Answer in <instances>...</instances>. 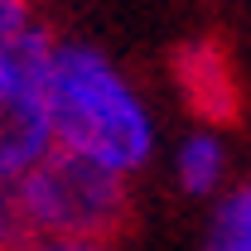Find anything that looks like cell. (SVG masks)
I'll list each match as a JSON object with an SVG mask.
<instances>
[{
    "label": "cell",
    "mask_w": 251,
    "mask_h": 251,
    "mask_svg": "<svg viewBox=\"0 0 251 251\" xmlns=\"http://www.w3.org/2000/svg\"><path fill=\"white\" fill-rule=\"evenodd\" d=\"M49 135L53 150L82 155L135 179L159 150V121L126 68L97 44L53 39L49 53Z\"/></svg>",
    "instance_id": "cell-1"
},
{
    "label": "cell",
    "mask_w": 251,
    "mask_h": 251,
    "mask_svg": "<svg viewBox=\"0 0 251 251\" xmlns=\"http://www.w3.org/2000/svg\"><path fill=\"white\" fill-rule=\"evenodd\" d=\"M34 237H82V242H111L130 218V179L101 169L82 155L49 150L15 174Z\"/></svg>",
    "instance_id": "cell-2"
},
{
    "label": "cell",
    "mask_w": 251,
    "mask_h": 251,
    "mask_svg": "<svg viewBox=\"0 0 251 251\" xmlns=\"http://www.w3.org/2000/svg\"><path fill=\"white\" fill-rule=\"evenodd\" d=\"M49 53L53 34L25 25L0 34V179L25 174L53 150L49 135Z\"/></svg>",
    "instance_id": "cell-3"
},
{
    "label": "cell",
    "mask_w": 251,
    "mask_h": 251,
    "mask_svg": "<svg viewBox=\"0 0 251 251\" xmlns=\"http://www.w3.org/2000/svg\"><path fill=\"white\" fill-rule=\"evenodd\" d=\"M169 174H174V184L184 188L188 198H208L213 203L222 188L232 184V155H227V140L218 135V126L188 130L174 145V155H169Z\"/></svg>",
    "instance_id": "cell-4"
},
{
    "label": "cell",
    "mask_w": 251,
    "mask_h": 251,
    "mask_svg": "<svg viewBox=\"0 0 251 251\" xmlns=\"http://www.w3.org/2000/svg\"><path fill=\"white\" fill-rule=\"evenodd\" d=\"M179 77H184V92L198 116L218 121L232 111V77H227V63L213 44H188L179 53Z\"/></svg>",
    "instance_id": "cell-5"
},
{
    "label": "cell",
    "mask_w": 251,
    "mask_h": 251,
    "mask_svg": "<svg viewBox=\"0 0 251 251\" xmlns=\"http://www.w3.org/2000/svg\"><path fill=\"white\" fill-rule=\"evenodd\" d=\"M198 251H251V179L227 184L213 198Z\"/></svg>",
    "instance_id": "cell-6"
},
{
    "label": "cell",
    "mask_w": 251,
    "mask_h": 251,
    "mask_svg": "<svg viewBox=\"0 0 251 251\" xmlns=\"http://www.w3.org/2000/svg\"><path fill=\"white\" fill-rule=\"evenodd\" d=\"M34 242L29 213H25V198L15 179H0V251H25Z\"/></svg>",
    "instance_id": "cell-7"
},
{
    "label": "cell",
    "mask_w": 251,
    "mask_h": 251,
    "mask_svg": "<svg viewBox=\"0 0 251 251\" xmlns=\"http://www.w3.org/2000/svg\"><path fill=\"white\" fill-rule=\"evenodd\" d=\"M25 251H116L111 242H82V237H34Z\"/></svg>",
    "instance_id": "cell-8"
},
{
    "label": "cell",
    "mask_w": 251,
    "mask_h": 251,
    "mask_svg": "<svg viewBox=\"0 0 251 251\" xmlns=\"http://www.w3.org/2000/svg\"><path fill=\"white\" fill-rule=\"evenodd\" d=\"M29 25V0H0V34H15Z\"/></svg>",
    "instance_id": "cell-9"
}]
</instances>
